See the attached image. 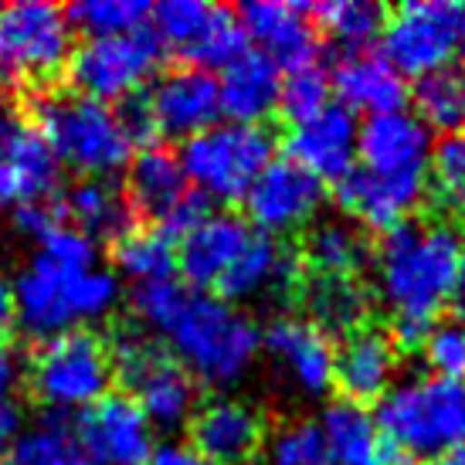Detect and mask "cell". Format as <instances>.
I'll list each match as a JSON object with an SVG mask.
<instances>
[{
	"mask_svg": "<svg viewBox=\"0 0 465 465\" xmlns=\"http://www.w3.org/2000/svg\"><path fill=\"white\" fill-rule=\"evenodd\" d=\"M462 234L449 224L404 221L381 238L374 255L377 285L398 316L435 323L459 292Z\"/></svg>",
	"mask_w": 465,
	"mask_h": 465,
	"instance_id": "6da1fadb",
	"label": "cell"
},
{
	"mask_svg": "<svg viewBox=\"0 0 465 465\" xmlns=\"http://www.w3.org/2000/svg\"><path fill=\"white\" fill-rule=\"evenodd\" d=\"M163 336L183 371L211 388H234L255 367L262 350V333L248 312L218 296L194 292Z\"/></svg>",
	"mask_w": 465,
	"mask_h": 465,
	"instance_id": "7a4b0ae2",
	"label": "cell"
},
{
	"mask_svg": "<svg viewBox=\"0 0 465 465\" xmlns=\"http://www.w3.org/2000/svg\"><path fill=\"white\" fill-rule=\"evenodd\" d=\"M35 133L48 143L58 163L99 177L116 173L133 160L136 143L119 119V109L78 92H48L35 99Z\"/></svg>",
	"mask_w": 465,
	"mask_h": 465,
	"instance_id": "3957f363",
	"label": "cell"
},
{
	"mask_svg": "<svg viewBox=\"0 0 465 465\" xmlns=\"http://www.w3.org/2000/svg\"><path fill=\"white\" fill-rule=\"evenodd\" d=\"M377 428L408 459H439L465 445V381L408 377L377 401Z\"/></svg>",
	"mask_w": 465,
	"mask_h": 465,
	"instance_id": "277c9868",
	"label": "cell"
},
{
	"mask_svg": "<svg viewBox=\"0 0 465 465\" xmlns=\"http://www.w3.org/2000/svg\"><path fill=\"white\" fill-rule=\"evenodd\" d=\"M116 272L89 269L65 272L48 259H35L14 282V310L25 333L52 340L72 330V323L99 320L119 302Z\"/></svg>",
	"mask_w": 465,
	"mask_h": 465,
	"instance_id": "5b68a950",
	"label": "cell"
},
{
	"mask_svg": "<svg viewBox=\"0 0 465 465\" xmlns=\"http://www.w3.org/2000/svg\"><path fill=\"white\" fill-rule=\"evenodd\" d=\"M181 167L207 201H245L262 170L275 160V136L265 126L218 123L183 140Z\"/></svg>",
	"mask_w": 465,
	"mask_h": 465,
	"instance_id": "8992f818",
	"label": "cell"
},
{
	"mask_svg": "<svg viewBox=\"0 0 465 465\" xmlns=\"http://www.w3.org/2000/svg\"><path fill=\"white\" fill-rule=\"evenodd\" d=\"M109 350L113 374L143 408L150 425L167 431L191 425L197 411V384L163 343H156L146 330H123Z\"/></svg>",
	"mask_w": 465,
	"mask_h": 465,
	"instance_id": "52a82bcc",
	"label": "cell"
},
{
	"mask_svg": "<svg viewBox=\"0 0 465 465\" xmlns=\"http://www.w3.org/2000/svg\"><path fill=\"white\" fill-rule=\"evenodd\" d=\"M72 58V25L54 4H0V89L52 82Z\"/></svg>",
	"mask_w": 465,
	"mask_h": 465,
	"instance_id": "ba28073f",
	"label": "cell"
},
{
	"mask_svg": "<svg viewBox=\"0 0 465 465\" xmlns=\"http://www.w3.org/2000/svg\"><path fill=\"white\" fill-rule=\"evenodd\" d=\"M113 350L95 330H68L45 340L31 361V388L52 411H85L113 388Z\"/></svg>",
	"mask_w": 465,
	"mask_h": 465,
	"instance_id": "9c48e42d",
	"label": "cell"
},
{
	"mask_svg": "<svg viewBox=\"0 0 465 465\" xmlns=\"http://www.w3.org/2000/svg\"><path fill=\"white\" fill-rule=\"evenodd\" d=\"M160 62H163V45L150 27H140L130 35L85 38L78 48H72L65 68L78 95L113 105L130 103L156 75Z\"/></svg>",
	"mask_w": 465,
	"mask_h": 465,
	"instance_id": "30bf717a",
	"label": "cell"
},
{
	"mask_svg": "<svg viewBox=\"0 0 465 465\" xmlns=\"http://www.w3.org/2000/svg\"><path fill=\"white\" fill-rule=\"evenodd\" d=\"M465 35V4L411 0L384 21L381 54L404 78H425L452 62Z\"/></svg>",
	"mask_w": 465,
	"mask_h": 465,
	"instance_id": "8fae6325",
	"label": "cell"
},
{
	"mask_svg": "<svg viewBox=\"0 0 465 465\" xmlns=\"http://www.w3.org/2000/svg\"><path fill=\"white\" fill-rule=\"evenodd\" d=\"M156 41L191 62V68H228L248 52L238 11L204 0H163L150 11Z\"/></svg>",
	"mask_w": 465,
	"mask_h": 465,
	"instance_id": "7c38bea8",
	"label": "cell"
},
{
	"mask_svg": "<svg viewBox=\"0 0 465 465\" xmlns=\"http://www.w3.org/2000/svg\"><path fill=\"white\" fill-rule=\"evenodd\" d=\"M431 150H435V133L414 116V109L371 116L361 126V140H357V156L363 163L361 170L381 181L418 187V191H425Z\"/></svg>",
	"mask_w": 465,
	"mask_h": 465,
	"instance_id": "4fadbf2b",
	"label": "cell"
},
{
	"mask_svg": "<svg viewBox=\"0 0 465 465\" xmlns=\"http://www.w3.org/2000/svg\"><path fill=\"white\" fill-rule=\"evenodd\" d=\"M78 449L92 465H150L153 425L130 394H105L75 421Z\"/></svg>",
	"mask_w": 465,
	"mask_h": 465,
	"instance_id": "5bb4252c",
	"label": "cell"
},
{
	"mask_svg": "<svg viewBox=\"0 0 465 465\" xmlns=\"http://www.w3.org/2000/svg\"><path fill=\"white\" fill-rule=\"evenodd\" d=\"M323 197V181H316L292 160H272L245 194L248 224L269 238L289 234L316 218Z\"/></svg>",
	"mask_w": 465,
	"mask_h": 465,
	"instance_id": "9a60e30c",
	"label": "cell"
},
{
	"mask_svg": "<svg viewBox=\"0 0 465 465\" xmlns=\"http://www.w3.org/2000/svg\"><path fill=\"white\" fill-rule=\"evenodd\" d=\"M143 103L153 119V130L177 140H191L197 133L218 126L221 116L218 78L191 65L163 72Z\"/></svg>",
	"mask_w": 465,
	"mask_h": 465,
	"instance_id": "2e32d148",
	"label": "cell"
},
{
	"mask_svg": "<svg viewBox=\"0 0 465 465\" xmlns=\"http://www.w3.org/2000/svg\"><path fill=\"white\" fill-rule=\"evenodd\" d=\"M245 38L259 45L279 68H310L320 58L316 25L310 21V4H285V0H252L238 11Z\"/></svg>",
	"mask_w": 465,
	"mask_h": 465,
	"instance_id": "e0dca14e",
	"label": "cell"
},
{
	"mask_svg": "<svg viewBox=\"0 0 465 465\" xmlns=\"http://www.w3.org/2000/svg\"><path fill=\"white\" fill-rule=\"evenodd\" d=\"M191 449L211 465H248L265 441L259 408L238 398H214L191 418Z\"/></svg>",
	"mask_w": 465,
	"mask_h": 465,
	"instance_id": "ac0fdd59",
	"label": "cell"
},
{
	"mask_svg": "<svg viewBox=\"0 0 465 465\" xmlns=\"http://www.w3.org/2000/svg\"><path fill=\"white\" fill-rule=\"evenodd\" d=\"M361 126L357 116L340 103H330L316 119L299 123L289 133V160L312 173L316 181H343L357 163Z\"/></svg>",
	"mask_w": 465,
	"mask_h": 465,
	"instance_id": "d6986e66",
	"label": "cell"
},
{
	"mask_svg": "<svg viewBox=\"0 0 465 465\" xmlns=\"http://www.w3.org/2000/svg\"><path fill=\"white\" fill-rule=\"evenodd\" d=\"M262 347L269 350V357L282 374L296 384L302 394L320 398L336 384V350L333 340L320 333L310 320H292L282 316L262 333Z\"/></svg>",
	"mask_w": 465,
	"mask_h": 465,
	"instance_id": "ffe728a7",
	"label": "cell"
},
{
	"mask_svg": "<svg viewBox=\"0 0 465 465\" xmlns=\"http://www.w3.org/2000/svg\"><path fill=\"white\" fill-rule=\"evenodd\" d=\"M330 85L340 95L343 109H350L353 116L367 113V119L384 116V113H398L411 99L408 78L401 75L381 52L343 54L336 62L333 75H330Z\"/></svg>",
	"mask_w": 465,
	"mask_h": 465,
	"instance_id": "44dd1931",
	"label": "cell"
},
{
	"mask_svg": "<svg viewBox=\"0 0 465 465\" xmlns=\"http://www.w3.org/2000/svg\"><path fill=\"white\" fill-rule=\"evenodd\" d=\"M62 183V163L48 150L35 130L21 126L4 150H0V204L4 207H27L48 204Z\"/></svg>",
	"mask_w": 465,
	"mask_h": 465,
	"instance_id": "7402d4cb",
	"label": "cell"
},
{
	"mask_svg": "<svg viewBox=\"0 0 465 465\" xmlns=\"http://www.w3.org/2000/svg\"><path fill=\"white\" fill-rule=\"evenodd\" d=\"M279 92H282V68L259 48H248L242 58L221 68V116L242 126H262V119H269L279 109Z\"/></svg>",
	"mask_w": 465,
	"mask_h": 465,
	"instance_id": "603a6c76",
	"label": "cell"
},
{
	"mask_svg": "<svg viewBox=\"0 0 465 465\" xmlns=\"http://www.w3.org/2000/svg\"><path fill=\"white\" fill-rule=\"evenodd\" d=\"M255 238V228L238 214H211L183 238L177 252V265L187 275V282L197 289H214L232 269L238 255Z\"/></svg>",
	"mask_w": 465,
	"mask_h": 465,
	"instance_id": "cb8c5ba5",
	"label": "cell"
},
{
	"mask_svg": "<svg viewBox=\"0 0 465 465\" xmlns=\"http://www.w3.org/2000/svg\"><path fill=\"white\" fill-rule=\"evenodd\" d=\"M394 371H398V347L391 343L388 333L371 326L350 333L343 347L336 350V384L347 394V401L357 404L384 398L394 388Z\"/></svg>",
	"mask_w": 465,
	"mask_h": 465,
	"instance_id": "d4e9b609",
	"label": "cell"
},
{
	"mask_svg": "<svg viewBox=\"0 0 465 465\" xmlns=\"http://www.w3.org/2000/svg\"><path fill=\"white\" fill-rule=\"evenodd\" d=\"M296 275V259L275 238L255 232V238L248 242V248L238 255L232 269L224 272V279L214 289H218V299L238 306V302H248V299L282 296V292L292 289Z\"/></svg>",
	"mask_w": 465,
	"mask_h": 465,
	"instance_id": "484cf974",
	"label": "cell"
},
{
	"mask_svg": "<svg viewBox=\"0 0 465 465\" xmlns=\"http://www.w3.org/2000/svg\"><path fill=\"white\" fill-rule=\"evenodd\" d=\"M421 194L425 191H418V187L381 181V177L357 167L336 183V204L343 207L350 218H357L361 224H367V228H374L381 234L404 224V218L418 207Z\"/></svg>",
	"mask_w": 465,
	"mask_h": 465,
	"instance_id": "4316f807",
	"label": "cell"
},
{
	"mask_svg": "<svg viewBox=\"0 0 465 465\" xmlns=\"http://www.w3.org/2000/svg\"><path fill=\"white\" fill-rule=\"evenodd\" d=\"M191 194V181L181 167V156L167 146H143L130 160V177H126V201L133 211L146 218L163 221Z\"/></svg>",
	"mask_w": 465,
	"mask_h": 465,
	"instance_id": "83f0119b",
	"label": "cell"
},
{
	"mask_svg": "<svg viewBox=\"0 0 465 465\" xmlns=\"http://www.w3.org/2000/svg\"><path fill=\"white\" fill-rule=\"evenodd\" d=\"M320 431L333 465H388V441L367 404L347 398L326 404Z\"/></svg>",
	"mask_w": 465,
	"mask_h": 465,
	"instance_id": "f1b7e54d",
	"label": "cell"
},
{
	"mask_svg": "<svg viewBox=\"0 0 465 465\" xmlns=\"http://www.w3.org/2000/svg\"><path fill=\"white\" fill-rule=\"evenodd\" d=\"M62 214L72 221V228L89 234L92 242H113V245L133 232L136 221V211L130 207L126 194L99 177H85L75 187H68Z\"/></svg>",
	"mask_w": 465,
	"mask_h": 465,
	"instance_id": "f546056e",
	"label": "cell"
},
{
	"mask_svg": "<svg viewBox=\"0 0 465 465\" xmlns=\"http://www.w3.org/2000/svg\"><path fill=\"white\" fill-rule=\"evenodd\" d=\"M302 299L310 306V323L326 336L347 340L350 333L361 330L367 316V292L350 275H312Z\"/></svg>",
	"mask_w": 465,
	"mask_h": 465,
	"instance_id": "4dcf8cb0",
	"label": "cell"
},
{
	"mask_svg": "<svg viewBox=\"0 0 465 465\" xmlns=\"http://www.w3.org/2000/svg\"><path fill=\"white\" fill-rule=\"evenodd\" d=\"M414 116L428 130L455 136L465 130V65H445L414 82Z\"/></svg>",
	"mask_w": 465,
	"mask_h": 465,
	"instance_id": "1f68e13d",
	"label": "cell"
},
{
	"mask_svg": "<svg viewBox=\"0 0 465 465\" xmlns=\"http://www.w3.org/2000/svg\"><path fill=\"white\" fill-rule=\"evenodd\" d=\"M310 17L343 48L347 54L367 52V45L381 38L384 31V7L371 0H330V4H312Z\"/></svg>",
	"mask_w": 465,
	"mask_h": 465,
	"instance_id": "d6a6232c",
	"label": "cell"
},
{
	"mask_svg": "<svg viewBox=\"0 0 465 465\" xmlns=\"http://www.w3.org/2000/svg\"><path fill=\"white\" fill-rule=\"evenodd\" d=\"M113 262H116L119 275L133 279L136 285L167 282L177 269V248H173V238H167L163 232H136L133 228L126 238H119L113 245Z\"/></svg>",
	"mask_w": 465,
	"mask_h": 465,
	"instance_id": "836d02e7",
	"label": "cell"
},
{
	"mask_svg": "<svg viewBox=\"0 0 465 465\" xmlns=\"http://www.w3.org/2000/svg\"><path fill=\"white\" fill-rule=\"evenodd\" d=\"M306 262L316 275H357L367 262V242L347 221H323L306 238Z\"/></svg>",
	"mask_w": 465,
	"mask_h": 465,
	"instance_id": "e575fe53",
	"label": "cell"
},
{
	"mask_svg": "<svg viewBox=\"0 0 465 465\" xmlns=\"http://www.w3.org/2000/svg\"><path fill=\"white\" fill-rule=\"evenodd\" d=\"M4 465H92L89 455L78 449L75 435L58 421L31 428L27 435H17Z\"/></svg>",
	"mask_w": 465,
	"mask_h": 465,
	"instance_id": "d590c367",
	"label": "cell"
},
{
	"mask_svg": "<svg viewBox=\"0 0 465 465\" xmlns=\"http://www.w3.org/2000/svg\"><path fill=\"white\" fill-rule=\"evenodd\" d=\"M146 0H85L68 7V25L85 31L89 38H109V35H130L146 27L150 17Z\"/></svg>",
	"mask_w": 465,
	"mask_h": 465,
	"instance_id": "8d00e7d4",
	"label": "cell"
},
{
	"mask_svg": "<svg viewBox=\"0 0 465 465\" xmlns=\"http://www.w3.org/2000/svg\"><path fill=\"white\" fill-rule=\"evenodd\" d=\"M265 465H333L320 421L296 418L275 428L265 445Z\"/></svg>",
	"mask_w": 465,
	"mask_h": 465,
	"instance_id": "74e56055",
	"label": "cell"
},
{
	"mask_svg": "<svg viewBox=\"0 0 465 465\" xmlns=\"http://www.w3.org/2000/svg\"><path fill=\"white\" fill-rule=\"evenodd\" d=\"M330 75H326L320 65H310V68H296V72H289L282 78V92H279V109H282V116L299 126V123H310L323 113L326 105H330Z\"/></svg>",
	"mask_w": 465,
	"mask_h": 465,
	"instance_id": "f35d334b",
	"label": "cell"
},
{
	"mask_svg": "<svg viewBox=\"0 0 465 465\" xmlns=\"http://www.w3.org/2000/svg\"><path fill=\"white\" fill-rule=\"evenodd\" d=\"M431 183L439 191L441 204L452 211H465V136H441L431 150V163H428Z\"/></svg>",
	"mask_w": 465,
	"mask_h": 465,
	"instance_id": "ab89813d",
	"label": "cell"
},
{
	"mask_svg": "<svg viewBox=\"0 0 465 465\" xmlns=\"http://www.w3.org/2000/svg\"><path fill=\"white\" fill-rule=\"evenodd\" d=\"M421 353L435 377L465 381V320H441L431 326Z\"/></svg>",
	"mask_w": 465,
	"mask_h": 465,
	"instance_id": "60d3db41",
	"label": "cell"
},
{
	"mask_svg": "<svg viewBox=\"0 0 465 465\" xmlns=\"http://www.w3.org/2000/svg\"><path fill=\"white\" fill-rule=\"evenodd\" d=\"M187 299H191V292L181 282H173V279H167V282H146L136 285L133 310H136L143 326H150L156 333H167V326L177 320V312L183 310Z\"/></svg>",
	"mask_w": 465,
	"mask_h": 465,
	"instance_id": "b9f144b4",
	"label": "cell"
},
{
	"mask_svg": "<svg viewBox=\"0 0 465 465\" xmlns=\"http://www.w3.org/2000/svg\"><path fill=\"white\" fill-rule=\"evenodd\" d=\"M41 245V259H48L52 265L65 272H89L95 269V242H92L89 234H82L78 228L65 224V221H58L52 232L45 234L38 242Z\"/></svg>",
	"mask_w": 465,
	"mask_h": 465,
	"instance_id": "7bdbcfd3",
	"label": "cell"
},
{
	"mask_svg": "<svg viewBox=\"0 0 465 465\" xmlns=\"http://www.w3.org/2000/svg\"><path fill=\"white\" fill-rule=\"evenodd\" d=\"M204 218H211V207H207V197L197 194L194 187H191V194L183 197L181 204L170 211L167 218L160 221V232L167 234V238H173V234H181V238H187V234L194 232L197 224Z\"/></svg>",
	"mask_w": 465,
	"mask_h": 465,
	"instance_id": "ee69618b",
	"label": "cell"
},
{
	"mask_svg": "<svg viewBox=\"0 0 465 465\" xmlns=\"http://www.w3.org/2000/svg\"><path fill=\"white\" fill-rule=\"evenodd\" d=\"M58 221L62 218H58V211L52 207V201L48 204H27L14 211V228L21 234H27V238H35V242H41Z\"/></svg>",
	"mask_w": 465,
	"mask_h": 465,
	"instance_id": "f6af8a7d",
	"label": "cell"
},
{
	"mask_svg": "<svg viewBox=\"0 0 465 465\" xmlns=\"http://www.w3.org/2000/svg\"><path fill=\"white\" fill-rule=\"evenodd\" d=\"M150 465H211L204 455H197L191 445H181V441H163L153 449V459Z\"/></svg>",
	"mask_w": 465,
	"mask_h": 465,
	"instance_id": "bcb514c9",
	"label": "cell"
},
{
	"mask_svg": "<svg viewBox=\"0 0 465 465\" xmlns=\"http://www.w3.org/2000/svg\"><path fill=\"white\" fill-rule=\"evenodd\" d=\"M17 381H21V361H17L11 343L0 336V401H11V391L17 388Z\"/></svg>",
	"mask_w": 465,
	"mask_h": 465,
	"instance_id": "7dc6e473",
	"label": "cell"
},
{
	"mask_svg": "<svg viewBox=\"0 0 465 465\" xmlns=\"http://www.w3.org/2000/svg\"><path fill=\"white\" fill-rule=\"evenodd\" d=\"M17 431H21V411L11 401H0V465L11 452V445L17 441Z\"/></svg>",
	"mask_w": 465,
	"mask_h": 465,
	"instance_id": "c3c4849f",
	"label": "cell"
},
{
	"mask_svg": "<svg viewBox=\"0 0 465 465\" xmlns=\"http://www.w3.org/2000/svg\"><path fill=\"white\" fill-rule=\"evenodd\" d=\"M21 133V119H17V109H14V103L0 92V150L7 146V143L14 140Z\"/></svg>",
	"mask_w": 465,
	"mask_h": 465,
	"instance_id": "681fc988",
	"label": "cell"
},
{
	"mask_svg": "<svg viewBox=\"0 0 465 465\" xmlns=\"http://www.w3.org/2000/svg\"><path fill=\"white\" fill-rule=\"evenodd\" d=\"M17 320V310H14V282L0 272V336L7 333Z\"/></svg>",
	"mask_w": 465,
	"mask_h": 465,
	"instance_id": "f907efd6",
	"label": "cell"
},
{
	"mask_svg": "<svg viewBox=\"0 0 465 465\" xmlns=\"http://www.w3.org/2000/svg\"><path fill=\"white\" fill-rule=\"evenodd\" d=\"M428 465H465V445H459V449H452V452L439 455V459H431Z\"/></svg>",
	"mask_w": 465,
	"mask_h": 465,
	"instance_id": "816d5d0a",
	"label": "cell"
},
{
	"mask_svg": "<svg viewBox=\"0 0 465 465\" xmlns=\"http://www.w3.org/2000/svg\"><path fill=\"white\" fill-rule=\"evenodd\" d=\"M455 299H465V234H462V245H459V292Z\"/></svg>",
	"mask_w": 465,
	"mask_h": 465,
	"instance_id": "f5cc1de1",
	"label": "cell"
},
{
	"mask_svg": "<svg viewBox=\"0 0 465 465\" xmlns=\"http://www.w3.org/2000/svg\"><path fill=\"white\" fill-rule=\"evenodd\" d=\"M459 54H462V62H465V35H462V41H459Z\"/></svg>",
	"mask_w": 465,
	"mask_h": 465,
	"instance_id": "db71d44e",
	"label": "cell"
}]
</instances>
